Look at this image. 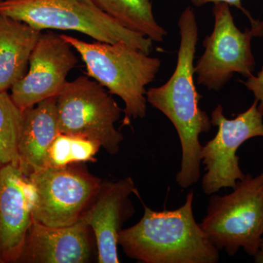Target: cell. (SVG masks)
<instances>
[{"label": "cell", "mask_w": 263, "mask_h": 263, "mask_svg": "<svg viewBox=\"0 0 263 263\" xmlns=\"http://www.w3.org/2000/svg\"><path fill=\"white\" fill-rule=\"evenodd\" d=\"M132 194L138 195L131 177L102 181L81 219L94 234L99 263H119L118 238L124 223L135 214Z\"/></svg>", "instance_id": "12"}, {"label": "cell", "mask_w": 263, "mask_h": 263, "mask_svg": "<svg viewBox=\"0 0 263 263\" xmlns=\"http://www.w3.org/2000/svg\"><path fill=\"white\" fill-rule=\"evenodd\" d=\"M191 1L192 3L196 7H201L202 5L210 3H214V4L218 3H226V4L234 6L235 8H238V9L241 10L248 17L250 22H252L254 20L250 13L243 8V5H242L241 0H191Z\"/></svg>", "instance_id": "20"}, {"label": "cell", "mask_w": 263, "mask_h": 263, "mask_svg": "<svg viewBox=\"0 0 263 263\" xmlns=\"http://www.w3.org/2000/svg\"><path fill=\"white\" fill-rule=\"evenodd\" d=\"M200 226L219 251L233 257L243 249L254 257L263 238V170L246 174L228 195H211Z\"/></svg>", "instance_id": "5"}, {"label": "cell", "mask_w": 263, "mask_h": 263, "mask_svg": "<svg viewBox=\"0 0 263 263\" xmlns=\"http://www.w3.org/2000/svg\"><path fill=\"white\" fill-rule=\"evenodd\" d=\"M59 131L98 142L111 155L124 136L115 127L123 110L102 85L89 76L67 81L56 100Z\"/></svg>", "instance_id": "6"}, {"label": "cell", "mask_w": 263, "mask_h": 263, "mask_svg": "<svg viewBox=\"0 0 263 263\" xmlns=\"http://www.w3.org/2000/svg\"><path fill=\"white\" fill-rule=\"evenodd\" d=\"M61 35L80 54L86 65V75L124 101V125H129L132 119L146 117V86L158 73L160 59L151 57L125 43H88Z\"/></svg>", "instance_id": "3"}, {"label": "cell", "mask_w": 263, "mask_h": 263, "mask_svg": "<svg viewBox=\"0 0 263 263\" xmlns=\"http://www.w3.org/2000/svg\"><path fill=\"white\" fill-rule=\"evenodd\" d=\"M24 110L18 108L8 91H0V168L18 167V144Z\"/></svg>", "instance_id": "17"}, {"label": "cell", "mask_w": 263, "mask_h": 263, "mask_svg": "<svg viewBox=\"0 0 263 263\" xmlns=\"http://www.w3.org/2000/svg\"><path fill=\"white\" fill-rule=\"evenodd\" d=\"M42 31L0 13V91L24 77Z\"/></svg>", "instance_id": "15"}, {"label": "cell", "mask_w": 263, "mask_h": 263, "mask_svg": "<svg viewBox=\"0 0 263 263\" xmlns=\"http://www.w3.org/2000/svg\"><path fill=\"white\" fill-rule=\"evenodd\" d=\"M254 262L255 263H263V238L257 253L254 256Z\"/></svg>", "instance_id": "21"}, {"label": "cell", "mask_w": 263, "mask_h": 263, "mask_svg": "<svg viewBox=\"0 0 263 263\" xmlns=\"http://www.w3.org/2000/svg\"><path fill=\"white\" fill-rule=\"evenodd\" d=\"M211 121L218 127L217 133L201 151V162L206 172L202 177V189L207 195L222 188L233 189L245 177L237 151L249 139L263 138V112L259 110L257 100L233 119H227L224 108L218 105L212 111Z\"/></svg>", "instance_id": "8"}, {"label": "cell", "mask_w": 263, "mask_h": 263, "mask_svg": "<svg viewBox=\"0 0 263 263\" xmlns=\"http://www.w3.org/2000/svg\"><path fill=\"white\" fill-rule=\"evenodd\" d=\"M0 13L43 31H75L99 42L127 43L149 55L153 41L122 27L93 0H3Z\"/></svg>", "instance_id": "4"}, {"label": "cell", "mask_w": 263, "mask_h": 263, "mask_svg": "<svg viewBox=\"0 0 263 263\" xmlns=\"http://www.w3.org/2000/svg\"><path fill=\"white\" fill-rule=\"evenodd\" d=\"M37 200L34 183L17 166L0 168V261L16 263L23 250Z\"/></svg>", "instance_id": "11"}, {"label": "cell", "mask_w": 263, "mask_h": 263, "mask_svg": "<svg viewBox=\"0 0 263 263\" xmlns=\"http://www.w3.org/2000/svg\"><path fill=\"white\" fill-rule=\"evenodd\" d=\"M73 50L60 34H41L31 53L28 72L10 89V97L19 108L26 110L60 94L79 62Z\"/></svg>", "instance_id": "10"}, {"label": "cell", "mask_w": 263, "mask_h": 263, "mask_svg": "<svg viewBox=\"0 0 263 263\" xmlns=\"http://www.w3.org/2000/svg\"><path fill=\"white\" fill-rule=\"evenodd\" d=\"M3 0H0V3H1V2H3Z\"/></svg>", "instance_id": "22"}, {"label": "cell", "mask_w": 263, "mask_h": 263, "mask_svg": "<svg viewBox=\"0 0 263 263\" xmlns=\"http://www.w3.org/2000/svg\"><path fill=\"white\" fill-rule=\"evenodd\" d=\"M100 148L98 142L60 133L48 150L47 167H63L96 162L95 156Z\"/></svg>", "instance_id": "18"}, {"label": "cell", "mask_w": 263, "mask_h": 263, "mask_svg": "<svg viewBox=\"0 0 263 263\" xmlns=\"http://www.w3.org/2000/svg\"><path fill=\"white\" fill-rule=\"evenodd\" d=\"M57 97L46 99L24 110L18 144V167L29 176L47 167L48 150L60 133Z\"/></svg>", "instance_id": "14"}, {"label": "cell", "mask_w": 263, "mask_h": 263, "mask_svg": "<svg viewBox=\"0 0 263 263\" xmlns=\"http://www.w3.org/2000/svg\"><path fill=\"white\" fill-rule=\"evenodd\" d=\"M37 191L33 219L51 227L80 220L101 185V179L75 164L46 167L29 176Z\"/></svg>", "instance_id": "9"}, {"label": "cell", "mask_w": 263, "mask_h": 263, "mask_svg": "<svg viewBox=\"0 0 263 263\" xmlns=\"http://www.w3.org/2000/svg\"><path fill=\"white\" fill-rule=\"evenodd\" d=\"M178 25L181 41L176 69L165 84L147 90L146 100L171 121L177 131L181 162L176 181L186 189L200 179L202 145L200 136L209 133L213 125L211 118L199 105L201 96L194 79L198 26L191 7L183 10Z\"/></svg>", "instance_id": "1"}, {"label": "cell", "mask_w": 263, "mask_h": 263, "mask_svg": "<svg viewBox=\"0 0 263 263\" xmlns=\"http://www.w3.org/2000/svg\"><path fill=\"white\" fill-rule=\"evenodd\" d=\"M0 263H1V261H0Z\"/></svg>", "instance_id": "23"}, {"label": "cell", "mask_w": 263, "mask_h": 263, "mask_svg": "<svg viewBox=\"0 0 263 263\" xmlns=\"http://www.w3.org/2000/svg\"><path fill=\"white\" fill-rule=\"evenodd\" d=\"M97 254L92 230L82 219L66 227L45 226L32 219L21 263H87Z\"/></svg>", "instance_id": "13"}, {"label": "cell", "mask_w": 263, "mask_h": 263, "mask_svg": "<svg viewBox=\"0 0 263 263\" xmlns=\"http://www.w3.org/2000/svg\"><path fill=\"white\" fill-rule=\"evenodd\" d=\"M246 87L253 93L255 100L258 102V108L263 112V65L257 76L252 75L243 82Z\"/></svg>", "instance_id": "19"}, {"label": "cell", "mask_w": 263, "mask_h": 263, "mask_svg": "<svg viewBox=\"0 0 263 263\" xmlns=\"http://www.w3.org/2000/svg\"><path fill=\"white\" fill-rule=\"evenodd\" d=\"M214 26L202 42L204 53L195 66L197 82L210 91H220L235 73L253 75L254 37H263V22L254 19L243 32L235 24L230 5L218 3L213 8Z\"/></svg>", "instance_id": "7"}, {"label": "cell", "mask_w": 263, "mask_h": 263, "mask_svg": "<svg viewBox=\"0 0 263 263\" xmlns=\"http://www.w3.org/2000/svg\"><path fill=\"white\" fill-rule=\"evenodd\" d=\"M195 193L174 210L155 212L144 206L141 220L119 235L127 257L143 263H217L219 250L208 238L193 212Z\"/></svg>", "instance_id": "2"}, {"label": "cell", "mask_w": 263, "mask_h": 263, "mask_svg": "<svg viewBox=\"0 0 263 263\" xmlns=\"http://www.w3.org/2000/svg\"><path fill=\"white\" fill-rule=\"evenodd\" d=\"M104 13L122 27L161 43L167 31L156 21L151 0H93Z\"/></svg>", "instance_id": "16"}]
</instances>
